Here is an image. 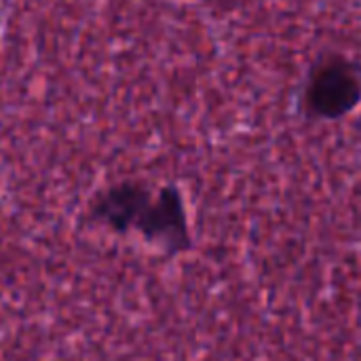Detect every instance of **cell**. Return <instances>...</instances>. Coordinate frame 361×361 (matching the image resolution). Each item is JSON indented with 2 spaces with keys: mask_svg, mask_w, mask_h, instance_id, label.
<instances>
[{
  "mask_svg": "<svg viewBox=\"0 0 361 361\" xmlns=\"http://www.w3.org/2000/svg\"><path fill=\"white\" fill-rule=\"evenodd\" d=\"M360 102V63L345 57H330L315 66L305 91V104L313 116L336 121L351 114Z\"/></svg>",
  "mask_w": 361,
  "mask_h": 361,
  "instance_id": "cell-1",
  "label": "cell"
},
{
  "mask_svg": "<svg viewBox=\"0 0 361 361\" xmlns=\"http://www.w3.org/2000/svg\"><path fill=\"white\" fill-rule=\"evenodd\" d=\"M135 231L169 254L190 247V231L184 199L178 188L165 186L144 209Z\"/></svg>",
  "mask_w": 361,
  "mask_h": 361,
  "instance_id": "cell-2",
  "label": "cell"
},
{
  "mask_svg": "<svg viewBox=\"0 0 361 361\" xmlns=\"http://www.w3.org/2000/svg\"><path fill=\"white\" fill-rule=\"evenodd\" d=\"M152 201V192L144 184L127 182L112 186L93 203V218L108 224L114 231L135 228L144 209Z\"/></svg>",
  "mask_w": 361,
  "mask_h": 361,
  "instance_id": "cell-3",
  "label": "cell"
}]
</instances>
